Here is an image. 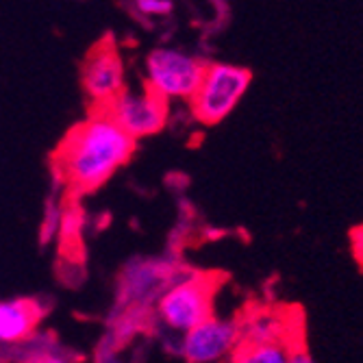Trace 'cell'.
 I'll return each mask as SVG.
<instances>
[{"label": "cell", "instance_id": "cell-1", "mask_svg": "<svg viewBox=\"0 0 363 363\" xmlns=\"http://www.w3.org/2000/svg\"><path fill=\"white\" fill-rule=\"evenodd\" d=\"M138 140L103 113L89 118L63 138L55 150V170L72 194H87L105 185L118 168L126 166Z\"/></svg>", "mask_w": 363, "mask_h": 363}, {"label": "cell", "instance_id": "cell-2", "mask_svg": "<svg viewBox=\"0 0 363 363\" xmlns=\"http://www.w3.org/2000/svg\"><path fill=\"white\" fill-rule=\"evenodd\" d=\"M250 81L252 72L248 68H242V65L207 63L201 83L187 98L191 116L205 126L220 124L238 107L250 87Z\"/></svg>", "mask_w": 363, "mask_h": 363}, {"label": "cell", "instance_id": "cell-3", "mask_svg": "<svg viewBox=\"0 0 363 363\" xmlns=\"http://www.w3.org/2000/svg\"><path fill=\"white\" fill-rule=\"evenodd\" d=\"M222 277L213 272H191L189 277L172 283L166 291L159 296L157 315L161 322L170 326L172 331H189L191 326L203 322L211 315L213 296Z\"/></svg>", "mask_w": 363, "mask_h": 363}, {"label": "cell", "instance_id": "cell-4", "mask_svg": "<svg viewBox=\"0 0 363 363\" xmlns=\"http://www.w3.org/2000/svg\"><path fill=\"white\" fill-rule=\"evenodd\" d=\"M91 111L107 116L124 133L140 140L159 133L166 126L170 105L166 96L146 83L144 91H128L122 87L107 101L91 103Z\"/></svg>", "mask_w": 363, "mask_h": 363}, {"label": "cell", "instance_id": "cell-5", "mask_svg": "<svg viewBox=\"0 0 363 363\" xmlns=\"http://www.w3.org/2000/svg\"><path fill=\"white\" fill-rule=\"evenodd\" d=\"M207 61L172 48H157L146 59V83L166 98H189L201 83Z\"/></svg>", "mask_w": 363, "mask_h": 363}, {"label": "cell", "instance_id": "cell-6", "mask_svg": "<svg viewBox=\"0 0 363 363\" xmlns=\"http://www.w3.org/2000/svg\"><path fill=\"white\" fill-rule=\"evenodd\" d=\"M83 87L91 103L107 101L124 87L122 57L111 38L94 44L83 63Z\"/></svg>", "mask_w": 363, "mask_h": 363}, {"label": "cell", "instance_id": "cell-7", "mask_svg": "<svg viewBox=\"0 0 363 363\" xmlns=\"http://www.w3.org/2000/svg\"><path fill=\"white\" fill-rule=\"evenodd\" d=\"M191 270L179 266H163L159 261H142L140 266H128L124 270V283L120 294V305L142 307L150 298H159L172 283L189 277Z\"/></svg>", "mask_w": 363, "mask_h": 363}, {"label": "cell", "instance_id": "cell-8", "mask_svg": "<svg viewBox=\"0 0 363 363\" xmlns=\"http://www.w3.org/2000/svg\"><path fill=\"white\" fill-rule=\"evenodd\" d=\"M185 333L187 335L181 346L183 359L189 363H209L233 350L238 342V324L209 315Z\"/></svg>", "mask_w": 363, "mask_h": 363}, {"label": "cell", "instance_id": "cell-9", "mask_svg": "<svg viewBox=\"0 0 363 363\" xmlns=\"http://www.w3.org/2000/svg\"><path fill=\"white\" fill-rule=\"evenodd\" d=\"M42 320V307L35 298H16L0 303V342L18 344L33 335Z\"/></svg>", "mask_w": 363, "mask_h": 363}, {"label": "cell", "instance_id": "cell-10", "mask_svg": "<svg viewBox=\"0 0 363 363\" xmlns=\"http://www.w3.org/2000/svg\"><path fill=\"white\" fill-rule=\"evenodd\" d=\"M135 7L146 16H166L172 11L170 0H135Z\"/></svg>", "mask_w": 363, "mask_h": 363}]
</instances>
